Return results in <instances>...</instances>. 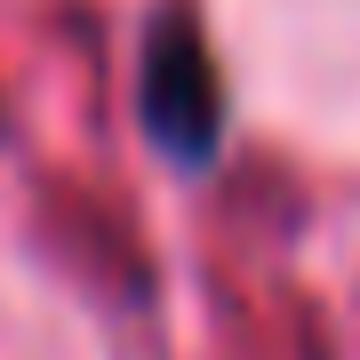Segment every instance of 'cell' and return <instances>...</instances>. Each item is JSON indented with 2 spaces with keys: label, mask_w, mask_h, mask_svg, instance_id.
I'll list each match as a JSON object with an SVG mask.
<instances>
[{
  "label": "cell",
  "mask_w": 360,
  "mask_h": 360,
  "mask_svg": "<svg viewBox=\"0 0 360 360\" xmlns=\"http://www.w3.org/2000/svg\"><path fill=\"white\" fill-rule=\"evenodd\" d=\"M144 120L168 136L176 160H200L217 144V65L193 40V25H168L144 56Z\"/></svg>",
  "instance_id": "cell-1"
}]
</instances>
